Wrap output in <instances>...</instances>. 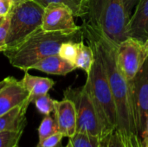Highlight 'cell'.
I'll list each match as a JSON object with an SVG mask.
<instances>
[{
	"label": "cell",
	"instance_id": "obj_1",
	"mask_svg": "<svg viewBox=\"0 0 148 147\" xmlns=\"http://www.w3.org/2000/svg\"><path fill=\"white\" fill-rule=\"evenodd\" d=\"M81 29L83 37L95 44L102 61L116 107L118 119L117 129L123 134H136L129 85L117 64V44L99 29L85 24H82Z\"/></svg>",
	"mask_w": 148,
	"mask_h": 147
},
{
	"label": "cell",
	"instance_id": "obj_2",
	"mask_svg": "<svg viewBox=\"0 0 148 147\" xmlns=\"http://www.w3.org/2000/svg\"><path fill=\"white\" fill-rule=\"evenodd\" d=\"M82 38V29L78 30L45 31L40 28L17 47L6 49L3 54L13 67L27 72L40 60L57 55L62 43L80 42Z\"/></svg>",
	"mask_w": 148,
	"mask_h": 147
},
{
	"label": "cell",
	"instance_id": "obj_3",
	"mask_svg": "<svg viewBox=\"0 0 148 147\" xmlns=\"http://www.w3.org/2000/svg\"><path fill=\"white\" fill-rule=\"evenodd\" d=\"M84 16L82 24L102 31L111 41L119 45L127 38L123 0H82Z\"/></svg>",
	"mask_w": 148,
	"mask_h": 147
},
{
	"label": "cell",
	"instance_id": "obj_4",
	"mask_svg": "<svg viewBox=\"0 0 148 147\" xmlns=\"http://www.w3.org/2000/svg\"><path fill=\"white\" fill-rule=\"evenodd\" d=\"M95 54L90 72L87 75L86 85L95 104L105 132L109 135L118 127L116 107L109 82L100 54L95 44L88 41Z\"/></svg>",
	"mask_w": 148,
	"mask_h": 147
},
{
	"label": "cell",
	"instance_id": "obj_5",
	"mask_svg": "<svg viewBox=\"0 0 148 147\" xmlns=\"http://www.w3.org/2000/svg\"><path fill=\"white\" fill-rule=\"evenodd\" d=\"M44 8L34 0H27L13 7L10 13L6 49L17 47L42 27Z\"/></svg>",
	"mask_w": 148,
	"mask_h": 147
},
{
	"label": "cell",
	"instance_id": "obj_6",
	"mask_svg": "<svg viewBox=\"0 0 148 147\" xmlns=\"http://www.w3.org/2000/svg\"><path fill=\"white\" fill-rule=\"evenodd\" d=\"M64 98L73 101L76 111V133H86L99 136L105 140L108 135L101 124L88 87L68 88L63 93Z\"/></svg>",
	"mask_w": 148,
	"mask_h": 147
},
{
	"label": "cell",
	"instance_id": "obj_7",
	"mask_svg": "<svg viewBox=\"0 0 148 147\" xmlns=\"http://www.w3.org/2000/svg\"><path fill=\"white\" fill-rule=\"evenodd\" d=\"M135 133L141 136L148 115V57L129 85Z\"/></svg>",
	"mask_w": 148,
	"mask_h": 147
},
{
	"label": "cell",
	"instance_id": "obj_8",
	"mask_svg": "<svg viewBox=\"0 0 148 147\" xmlns=\"http://www.w3.org/2000/svg\"><path fill=\"white\" fill-rule=\"evenodd\" d=\"M116 57L118 67L130 85L145 61L142 44L134 38L127 37L117 45Z\"/></svg>",
	"mask_w": 148,
	"mask_h": 147
},
{
	"label": "cell",
	"instance_id": "obj_9",
	"mask_svg": "<svg viewBox=\"0 0 148 147\" xmlns=\"http://www.w3.org/2000/svg\"><path fill=\"white\" fill-rule=\"evenodd\" d=\"M74 16L69 6L59 3H49L44 8L41 28L45 31L78 30L81 26L75 24Z\"/></svg>",
	"mask_w": 148,
	"mask_h": 147
},
{
	"label": "cell",
	"instance_id": "obj_10",
	"mask_svg": "<svg viewBox=\"0 0 148 147\" xmlns=\"http://www.w3.org/2000/svg\"><path fill=\"white\" fill-rule=\"evenodd\" d=\"M127 36L144 44L148 39V0H139L127 25Z\"/></svg>",
	"mask_w": 148,
	"mask_h": 147
},
{
	"label": "cell",
	"instance_id": "obj_11",
	"mask_svg": "<svg viewBox=\"0 0 148 147\" xmlns=\"http://www.w3.org/2000/svg\"><path fill=\"white\" fill-rule=\"evenodd\" d=\"M29 101V93L20 81L13 78L0 90V116L14 107Z\"/></svg>",
	"mask_w": 148,
	"mask_h": 147
},
{
	"label": "cell",
	"instance_id": "obj_12",
	"mask_svg": "<svg viewBox=\"0 0 148 147\" xmlns=\"http://www.w3.org/2000/svg\"><path fill=\"white\" fill-rule=\"evenodd\" d=\"M54 116L58 129L64 137L71 138L76 133V111L73 101L64 98L62 101H55Z\"/></svg>",
	"mask_w": 148,
	"mask_h": 147
},
{
	"label": "cell",
	"instance_id": "obj_13",
	"mask_svg": "<svg viewBox=\"0 0 148 147\" xmlns=\"http://www.w3.org/2000/svg\"><path fill=\"white\" fill-rule=\"evenodd\" d=\"M30 102L17 106L8 113L0 116V133L13 131L23 132L26 125V112Z\"/></svg>",
	"mask_w": 148,
	"mask_h": 147
},
{
	"label": "cell",
	"instance_id": "obj_14",
	"mask_svg": "<svg viewBox=\"0 0 148 147\" xmlns=\"http://www.w3.org/2000/svg\"><path fill=\"white\" fill-rule=\"evenodd\" d=\"M30 69L39 70L49 75H66L76 69V67L65 59L62 58L57 54L47 56L40 60L33 66H31Z\"/></svg>",
	"mask_w": 148,
	"mask_h": 147
},
{
	"label": "cell",
	"instance_id": "obj_15",
	"mask_svg": "<svg viewBox=\"0 0 148 147\" xmlns=\"http://www.w3.org/2000/svg\"><path fill=\"white\" fill-rule=\"evenodd\" d=\"M20 81L23 88L29 93L30 103L37 97L47 94L55 84L54 81L49 78L34 76L28 72H25L23 78Z\"/></svg>",
	"mask_w": 148,
	"mask_h": 147
},
{
	"label": "cell",
	"instance_id": "obj_16",
	"mask_svg": "<svg viewBox=\"0 0 148 147\" xmlns=\"http://www.w3.org/2000/svg\"><path fill=\"white\" fill-rule=\"evenodd\" d=\"M83 39L84 37L80 42H78V53L74 64L76 68H79L84 70L88 75L90 72L93 62L95 61V54L90 45L87 46L84 44Z\"/></svg>",
	"mask_w": 148,
	"mask_h": 147
},
{
	"label": "cell",
	"instance_id": "obj_17",
	"mask_svg": "<svg viewBox=\"0 0 148 147\" xmlns=\"http://www.w3.org/2000/svg\"><path fill=\"white\" fill-rule=\"evenodd\" d=\"M68 146L69 147H101L103 140L99 136L91 135L86 133H75L74 136L69 138Z\"/></svg>",
	"mask_w": 148,
	"mask_h": 147
},
{
	"label": "cell",
	"instance_id": "obj_18",
	"mask_svg": "<svg viewBox=\"0 0 148 147\" xmlns=\"http://www.w3.org/2000/svg\"><path fill=\"white\" fill-rule=\"evenodd\" d=\"M37 132H38V139H39L38 142H41L47 137L59 132L57 122L56 120L55 116L54 117L51 115L45 116L42 119V122L40 123Z\"/></svg>",
	"mask_w": 148,
	"mask_h": 147
},
{
	"label": "cell",
	"instance_id": "obj_19",
	"mask_svg": "<svg viewBox=\"0 0 148 147\" xmlns=\"http://www.w3.org/2000/svg\"><path fill=\"white\" fill-rule=\"evenodd\" d=\"M34 1L38 3L43 7H46L49 3H63L71 9L75 16L82 18L84 16L82 0H34Z\"/></svg>",
	"mask_w": 148,
	"mask_h": 147
},
{
	"label": "cell",
	"instance_id": "obj_20",
	"mask_svg": "<svg viewBox=\"0 0 148 147\" xmlns=\"http://www.w3.org/2000/svg\"><path fill=\"white\" fill-rule=\"evenodd\" d=\"M33 102L36 106V108L41 114L47 116V115H50L52 113H54L55 100L51 99L48 94L37 97L36 99L34 100Z\"/></svg>",
	"mask_w": 148,
	"mask_h": 147
},
{
	"label": "cell",
	"instance_id": "obj_21",
	"mask_svg": "<svg viewBox=\"0 0 148 147\" xmlns=\"http://www.w3.org/2000/svg\"><path fill=\"white\" fill-rule=\"evenodd\" d=\"M77 53H78V42H67L62 44L58 55L62 58L74 64L77 56Z\"/></svg>",
	"mask_w": 148,
	"mask_h": 147
},
{
	"label": "cell",
	"instance_id": "obj_22",
	"mask_svg": "<svg viewBox=\"0 0 148 147\" xmlns=\"http://www.w3.org/2000/svg\"><path fill=\"white\" fill-rule=\"evenodd\" d=\"M23 133L13 131L0 133V147H16Z\"/></svg>",
	"mask_w": 148,
	"mask_h": 147
},
{
	"label": "cell",
	"instance_id": "obj_23",
	"mask_svg": "<svg viewBox=\"0 0 148 147\" xmlns=\"http://www.w3.org/2000/svg\"><path fill=\"white\" fill-rule=\"evenodd\" d=\"M106 147H125L122 133L119 129L114 130L105 140Z\"/></svg>",
	"mask_w": 148,
	"mask_h": 147
},
{
	"label": "cell",
	"instance_id": "obj_24",
	"mask_svg": "<svg viewBox=\"0 0 148 147\" xmlns=\"http://www.w3.org/2000/svg\"><path fill=\"white\" fill-rule=\"evenodd\" d=\"M64 136L62 135V133H61L60 132H57L49 137H47L46 139H44L42 141L38 142L36 147H56L61 142L62 139Z\"/></svg>",
	"mask_w": 148,
	"mask_h": 147
},
{
	"label": "cell",
	"instance_id": "obj_25",
	"mask_svg": "<svg viewBox=\"0 0 148 147\" xmlns=\"http://www.w3.org/2000/svg\"><path fill=\"white\" fill-rule=\"evenodd\" d=\"M10 29V14L5 17L3 23L0 26V52L6 50V39Z\"/></svg>",
	"mask_w": 148,
	"mask_h": 147
},
{
	"label": "cell",
	"instance_id": "obj_26",
	"mask_svg": "<svg viewBox=\"0 0 148 147\" xmlns=\"http://www.w3.org/2000/svg\"><path fill=\"white\" fill-rule=\"evenodd\" d=\"M123 140L125 147H140V139L138 135L134 133L131 134H123Z\"/></svg>",
	"mask_w": 148,
	"mask_h": 147
},
{
	"label": "cell",
	"instance_id": "obj_27",
	"mask_svg": "<svg viewBox=\"0 0 148 147\" xmlns=\"http://www.w3.org/2000/svg\"><path fill=\"white\" fill-rule=\"evenodd\" d=\"M13 7V0H0V16H7Z\"/></svg>",
	"mask_w": 148,
	"mask_h": 147
},
{
	"label": "cell",
	"instance_id": "obj_28",
	"mask_svg": "<svg viewBox=\"0 0 148 147\" xmlns=\"http://www.w3.org/2000/svg\"><path fill=\"white\" fill-rule=\"evenodd\" d=\"M139 0H123V5H124V10L126 12L127 16L128 19L133 14L134 8L137 5Z\"/></svg>",
	"mask_w": 148,
	"mask_h": 147
},
{
	"label": "cell",
	"instance_id": "obj_29",
	"mask_svg": "<svg viewBox=\"0 0 148 147\" xmlns=\"http://www.w3.org/2000/svg\"><path fill=\"white\" fill-rule=\"evenodd\" d=\"M140 138V141H141V145L143 147H148V115L146 120V125H145V128L144 131L141 134Z\"/></svg>",
	"mask_w": 148,
	"mask_h": 147
},
{
	"label": "cell",
	"instance_id": "obj_30",
	"mask_svg": "<svg viewBox=\"0 0 148 147\" xmlns=\"http://www.w3.org/2000/svg\"><path fill=\"white\" fill-rule=\"evenodd\" d=\"M142 52H143V57L146 60L148 57V39L144 44H142Z\"/></svg>",
	"mask_w": 148,
	"mask_h": 147
},
{
	"label": "cell",
	"instance_id": "obj_31",
	"mask_svg": "<svg viewBox=\"0 0 148 147\" xmlns=\"http://www.w3.org/2000/svg\"><path fill=\"white\" fill-rule=\"evenodd\" d=\"M12 79H13V77L10 76V77H6V78H4L3 80L0 81V90H1L3 87H5Z\"/></svg>",
	"mask_w": 148,
	"mask_h": 147
},
{
	"label": "cell",
	"instance_id": "obj_32",
	"mask_svg": "<svg viewBox=\"0 0 148 147\" xmlns=\"http://www.w3.org/2000/svg\"><path fill=\"white\" fill-rule=\"evenodd\" d=\"M24 1H27V0H13L14 6H15V5L19 4V3H23V2H24Z\"/></svg>",
	"mask_w": 148,
	"mask_h": 147
},
{
	"label": "cell",
	"instance_id": "obj_33",
	"mask_svg": "<svg viewBox=\"0 0 148 147\" xmlns=\"http://www.w3.org/2000/svg\"><path fill=\"white\" fill-rule=\"evenodd\" d=\"M5 17H6V16H0V26H1V25H2V23H3V21H4Z\"/></svg>",
	"mask_w": 148,
	"mask_h": 147
},
{
	"label": "cell",
	"instance_id": "obj_34",
	"mask_svg": "<svg viewBox=\"0 0 148 147\" xmlns=\"http://www.w3.org/2000/svg\"><path fill=\"white\" fill-rule=\"evenodd\" d=\"M56 147H66V146H62V142H61L57 146H56Z\"/></svg>",
	"mask_w": 148,
	"mask_h": 147
},
{
	"label": "cell",
	"instance_id": "obj_35",
	"mask_svg": "<svg viewBox=\"0 0 148 147\" xmlns=\"http://www.w3.org/2000/svg\"><path fill=\"white\" fill-rule=\"evenodd\" d=\"M101 147H106V146H105V141H104V142L102 143V145H101Z\"/></svg>",
	"mask_w": 148,
	"mask_h": 147
},
{
	"label": "cell",
	"instance_id": "obj_36",
	"mask_svg": "<svg viewBox=\"0 0 148 147\" xmlns=\"http://www.w3.org/2000/svg\"><path fill=\"white\" fill-rule=\"evenodd\" d=\"M140 147H143L142 146V145H141V141H140Z\"/></svg>",
	"mask_w": 148,
	"mask_h": 147
},
{
	"label": "cell",
	"instance_id": "obj_37",
	"mask_svg": "<svg viewBox=\"0 0 148 147\" xmlns=\"http://www.w3.org/2000/svg\"><path fill=\"white\" fill-rule=\"evenodd\" d=\"M66 147H69V146H68V145H67V146H66Z\"/></svg>",
	"mask_w": 148,
	"mask_h": 147
},
{
	"label": "cell",
	"instance_id": "obj_38",
	"mask_svg": "<svg viewBox=\"0 0 148 147\" xmlns=\"http://www.w3.org/2000/svg\"><path fill=\"white\" fill-rule=\"evenodd\" d=\"M16 147H19V146H16Z\"/></svg>",
	"mask_w": 148,
	"mask_h": 147
}]
</instances>
